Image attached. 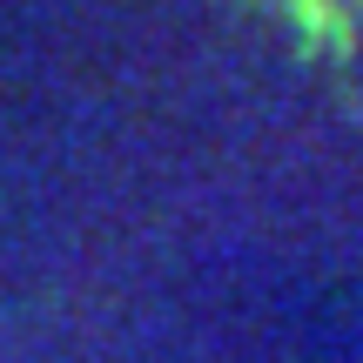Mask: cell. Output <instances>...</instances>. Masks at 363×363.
<instances>
[{
    "label": "cell",
    "mask_w": 363,
    "mask_h": 363,
    "mask_svg": "<svg viewBox=\"0 0 363 363\" xmlns=\"http://www.w3.org/2000/svg\"><path fill=\"white\" fill-rule=\"evenodd\" d=\"M323 48L337 54H363V0H283Z\"/></svg>",
    "instance_id": "obj_1"
}]
</instances>
